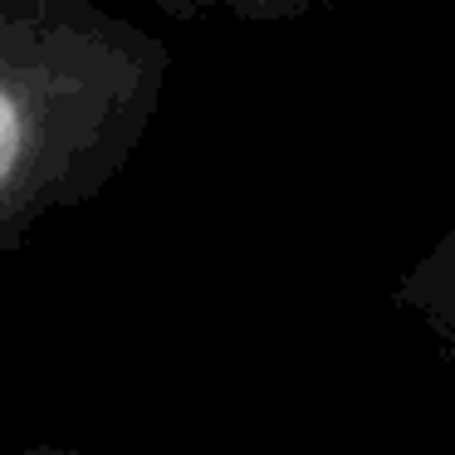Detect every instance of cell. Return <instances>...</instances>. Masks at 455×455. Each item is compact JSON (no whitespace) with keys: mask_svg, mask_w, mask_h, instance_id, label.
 Returning <instances> with one entry per match:
<instances>
[{"mask_svg":"<svg viewBox=\"0 0 455 455\" xmlns=\"http://www.w3.org/2000/svg\"><path fill=\"white\" fill-rule=\"evenodd\" d=\"M20 157H25V118L11 103V93H0V196L20 172Z\"/></svg>","mask_w":455,"mask_h":455,"instance_id":"6da1fadb","label":"cell"},{"mask_svg":"<svg viewBox=\"0 0 455 455\" xmlns=\"http://www.w3.org/2000/svg\"><path fill=\"white\" fill-rule=\"evenodd\" d=\"M20 455H79V451H20Z\"/></svg>","mask_w":455,"mask_h":455,"instance_id":"7a4b0ae2","label":"cell"}]
</instances>
